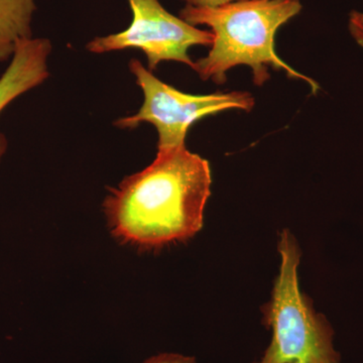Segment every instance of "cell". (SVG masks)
<instances>
[{"label": "cell", "instance_id": "6da1fadb", "mask_svg": "<svg viewBox=\"0 0 363 363\" xmlns=\"http://www.w3.org/2000/svg\"><path fill=\"white\" fill-rule=\"evenodd\" d=\"M209 162L183 147L157 150L147 168L126 177L104 203L121 242L155 250L199 233L211 195Z\"/></svg>", "mask_w": 363, "mask_h": 363}, {"label": "cell", "instance_id": "7a4b0ae2", "mask_svg": "<svg viewBox=\"0 0 363 363\" xmlns=\"http://www.w3.org/2000/svg\"><path fill=\"white\" fill-rule=\"evenodd\" d=\"M301 9L300 0H240L216 7L186 6L180 11L182 20L194 26H206L214 35L207 56L194 62L193 70L203 81L222 85L230 69L247 66L252 68L253 83L262 86L271 78L272 68L305 81L316 93V81L289 66L276 52L279 28Z\"/></svg>", "mask_w": 363, "mask_h": 363}, {"label": "cell", "instance_id": "3957f363", "mask_svg": "<svg viewBox=\"0 0 363 363\" xmlns=\"http://www.w3.org/2000/svg\"><path fill=\"white\" fill-rule=\"evenodd\" d=\"M278 250L281 255L279 276L272 300L262 309L272 338L262 357L255 363H340L330 324L315 312L309 298L300 291L301 252L295 238L286 229L281 234Z\"/></svg>", "mask_w": 363, "mask_h": 363}, {"label": "cell", "instance_id": "277c9868", "mask_svg": "<svg viewBox=\"0 0 363 363\" xmlns=\"http://www.w3.org/2000/svg\"><path fill=\"white\" fill-rule=\"evenodd\" d=\"M128 67L143 91V102L135 114L117 119L114 125L121 130H133L143 123L152 124L159 136L157 150L186 145L191 126L204 117L229 109L250 112L255 106V98L248 92L188 94L162 82L140 60H131Z\"/></svg>", "mask_w": 363, "mask_h": 363}, {"label": "cell", "instance_id": "5b68a950", "mask_svg": "<svg viewBox=\"0 0 363 363\" xmlns=\"http://www.w3.org/2000/svg\"><path fill=\"white\" fill-rule=\"evenodd\" d=\"M133 11L131 25L123 32L97 37L86 45L94 54L138 49L145 52L150 71L164 61H176L193 69L189 50L211 45L213 33L200 30L164 9L159 0H128Z\"/></svg>", "mask_w": 363, "mask_h": 363}, {"label": "cell", "instance_id": "8992f818", "mask_svg": "<svg viewBox=\"0 0 363 363\" xmlns=\"http://www.w3.org/2000/svg\"><path fill=\"white\" fill-rule=\"evenodd\" d=\"M51 52V42L44 38H30L18 43L11 63L0 77V113L16 98L49 78L48 60ZM7 147L6 136L0 131V162Z\"/></svg>", "mask_w": 363, "mask_h": 363}, {"label": "cell", "instance_id": "52a82bcc", "mask_svg": "<svg viewBox=\"0 0 363 363\" xmlns=\"http://www.w3.org/2000/svg\"><path fill=\"white\" fill-rule=\"evenodd\" d=\"M35 0H0V63L11 60L16 45L33 38Z\"/></svg>", "mask_w": 363, "mask_h": 363}, {"label": "cell", "instance_id": "ba28073f", "mask_svg": "<svg viewBox=\"0 0 363 363\" xmlns=\"http://www.w3.org/2000/svg\"><path fill=\"white\" fill-rule=\"evenodd\" d=\"M348 28L355 42L363 48V13L352 11L350 14Z\"/></svg>", "mask_w": 363, "mask_h": 363}, {"label": "cell", "instance_id": "9c48e42d", "mask_svg": "<svg viewBox=\"0 0 363 363\" xmlns=\"http://www.w3.org/2000/svg\"><path fill=\"white\" fill-rule=\"evenodd\" d=\"M143 363H196V359L194 357H185L177 353H162V354L150 357Z\"/></svg>", "mask_w": 363, "mask_h": 363}, {"label": "cell", "instance_id": "30bf717a", "mask_svg": "<svg viewBox=\"0 0 363 363\" xmlns=\"http://www.w3.org/2000/svg\"><path fill=\"white\" fill-rule=\"evenodd\" d=\"M187 6L195 7H216L231 4V2L240 1V0H183Z\"/></svg>", "mask_w": 363, "mask_h": 363}, {"label": "cell", "instance_id": "8fae6325", "mask_svg": "<svg viewBox=\"0 0 363 363\" xmlns=\"http://www.w3.org/2000/svg\"><path fill=\"white\" fill-rule=\"evenodd\" d=\"M292 363H303V362H294Z\"/></svg>", "mask_w": 363, "mask_h": 363}]
</instances>
